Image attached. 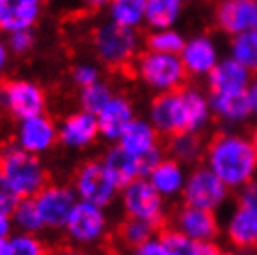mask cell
<instances>
[{
  "instance_id": "cell-45",
  "label": "cell",
  "mask_w": 257,
  "mask_h": 255,
  "mask_svg": "<svg viewBox=\"0 0 257 255\" xmlns=\"http://www.w3.org/2000/svg\"><path fill=\"white\" fill-rule=\"evenodd\" d=\"M86 8H91V10H99V8L108 6L112 0H80Z\"/></svg>"
},
{
  "instance_id": "cell-40",
  "label": "cell",
  "mask_w": 257,
  "mask_h": 255,
  "mask_svg": "<svg viewBox=\"0 0 257 255\" xmlns=\"http://www.w3.org/2000/svg\"><path fill=\"white\" fill-rule=\"evenodd\" d=\"M131 255H168V251L164 248V244H162L161 236L157 235L155 238H151V240L144 242L142 246H138L136 249H133Z\"/></svg>"
},
{
  "instance_id": "cell-33",
  "label": "cell",
  "mask_w": 257,
  "mask_h": 255,
  "mask_svg": "<svg viewBox=\"0 0 257 255\" xmlns=\"http://www.w3.org/2000/svg\"><path fill=\"white\" fill-rule=\"evenodd\" d=\"M112 99H114L112 89L104 82H101V80L88 86V88L80 89V106L88 114L97 115Z\"/></svg>"
},
{
  "instance_id": "cell-4",
  "label": "cell",
  "mask_w": 257,
  "mask_h": 255,
  "mask_svg": "<svg viewBox=\"0 0 257 255\" xmlns=\"http://www.w3.org/2000/svg\"><path fill=\"white\" fill-rule=\"evenodd\" d=\"M140 47V38L135 28L119 26L116 23H104L93 34V49L103 64L110 67L127 65Z\"/></svg>"
},
{
  "instance_id": "cell-30",
  "label": "cell",
  "mask_w": 257,
  "mask_h": 255,
  "mask_svg": "<svg viewBox=\"0 0 257 255\" xmlns=\"http://www.w3.org/2000/svg\"><path fill=\"white\" fill-rule=\"evenodd\" d=\"M168 149H170L172 159L181 164H194L203 155V144L199 140V136L190 133H181L172 136Z\"/></svg>"
},
{
  "instance_id": "cell-10",
  "label": "cell",
  "mask_w": 257,
  "mask_h": 255,
  "mask_svg": "<svg viewBox=\"0 0 257 255\" xmlns=\"http://www.w3.org/2000/svg\"><path fill=\"white\" fill-rule=\"evenodd\" d=\"M0 104L19 121L41 115L47 99L43 89L32 80H10L0 88Z\"/></svg>"
},
{
  "instance_id": "cell-6",
  "label": "cell",
  "mask_w": 257,
  "mask_h": 255,
  "mask_svg": "<svg viewBox=\"0 0 257 255\" xmlns=\"http://www.w3.org/2000/svg\"><path fill=\"white\" fill-rule=\"evenodd\" d=\"M121 207L127 218L153 223L161 229L166 216V199L155 190L148 179H136L121 188Z\"/></svg>"
},
{
  "instance_id": "cell-32",
  "label": "cell",
  "mask_w": 257,
  "mask_h": 255,
  "mask_svg": "<svg viewBox=\"0 0 257 255\" xmlns=\"http://www.w3.org/2000/svg\"><path fill=\"white\" fill-rule=\"evenodd\" d=\"M231 58L246 69L257 71V30L238 34L231 39Z\"/></svg>"
},
{
  "instance_id": "cell-23",
  "label": "cell",
  "mask_w": 257,
  "mask_h": 255,
  "mask_svg": "<svg viewBox=\"0 0 257 255\" xmlns=\"http://www.w3.org/2000/svg\"><path fill=\"white\" fill-rule=\"evenodd\" d=\"M117 146L138 159L142 155L153 151L155 147H159V133L149 121L135 117L133 123L121 134V138L117 140Z\"/></svg>"
},
{
  "instance_id": "cell-8",
  "label": "cell",
  "mask_w": 257,
  "mask_h": 255,
  "mask_svg": "<svg viewBox=\"0 0 257 255\" xmlns=\"http://www.w3.org/2000/svg\"><path fill=\"white\" fill-rule=\"evenodd\" d=\"M73 190L77 194L78 201L97 205L101 209L110 207L119 194V188L104 170L101 160H90L78 170Z\"/></svg>"
},
{
  "instance_id": "cell-11",
  "label": "cell",
  "mask_w": 257,
  "mask_h": 255,
  "mask_svg": "<svg viewBox=\"0 0 257 255\" xmlns=\"http://www.w3.org/2000/svg\"><path fill=\"white\" fill-rule=\"evenodd\" d=\"M149 123L155 131L168 136L185 133V102L181 89L161 93L149 108Z\"/></svg>"
},
{
  "instance_id": "cell-2",
  "label": "cell",
  "mask_w": 257,
  "mask_h": 255,
  "mask_svg": "<svg viewBox=\"0 0 257 255\" xmlns=\"http://www.w3.org/2000/svg\"><path fill=\"white\" fill-rule=\"evenodd\" d=\"M0 172L21 196L34 199L49 185V173L36 155L26 153L17 144H6L0 149Z\"/></svg>"
},
{
  "instance_id": "cell-17",
  "label": "cell",
  "mask_w": 257,
  "mask_h": 255,
  "mask_svg": "<svg viewBox=\"0 0 257 255\" xmlns=\"http://www.w3.org/2000/svg\"><path fill=\"white\" fill-rule=\"evenodd\" d=\"M181 62L185 65V71L196 77L209 75L214 65L218 64V49L211 38L207 36H196V38L185 41V47L179 54Z\"/></svg>"
},
{
  "instance_id": "cell-21",
  "label": "cell",
  "mask_w": 257,
  "mask_h": 255,
  "mask_svg": "<svg viewBox=\"0 0 257 255\" xmlns=\"http://www.w3.org/2000/svg\"><path fill=\"white\" fill-rule=\"evenodd\" d=\"M187 175L188 173L181 162L174 159H162L161 164L149 173L148 181L164 199H175L183 196Z\"/></svg>"
},
{
  "instance_id": "cell-28",
  "label": "cell",
  "mask_w": 257,
  "mask_h": 255,
  "mask_svg": "<svg viewBox=\"0 0 257 255\" xmlns=\"http://www.w3.org/2000/svg\"><path fill=\"white\" fill-rule=\"evenodd\" d=\"M148 0H112L108 4L110 19L119 26L135 28L146 21Z\"/></svg>"
},
{
  "instance_id": "cell-24",
  "label": "cell",
  "mask_w": 257,
  "mask_h": 255,
  "mask_svg": "<svg viewBox=\"0 0 257 255\" xmlns=\"http://www.w3.org/2000/svg\"><path fill=\"white\" fill-rule=\"evenodd\" d=\"M211 112L222 121L227 123H240L251 114L248 91L238 93H211L209 97Z\"/></svg>"
},
{
  "instance_id": "cell-14",
  "label": "cell",
  "mask_w": 257,
  "mask_h": 255,
  "mask_svg": "<svg viewBox=\"0 0 257 255\" xmlns=\"http://www.w3.org/2000/svg\"><path fill=\"white\" fill-rule=\"evenodd\" d=\"M216 21L231 36L257 30V0H220Z\"/></svg>"
},
{
  "instance_id": "cell-44",
  "label": "cell",
  "mask_w": 257,
  "mask_h": 255,
  "mask_svg": "<svg viewBox=\"0 0 257 255\" xmlns=\"http://www.w3.org/2000/svg\"><path fill=\"white\" fill-rule=\"evenodd\" d=\"M8 56H10V49H8V45L0 39V73L4 71L8 64Z\"/></svg>"
},
{
  "instance_id": "cell-39",
  "label": "cell",
  "mask_w": 257,
  "mask_h": 255,
  "mask_svg": "<svg viewBox=\"0 0 257 255\" xmlns=\"http://www.w3.org/2000/svg\"><path fill=\"white\" fill-rule=\"evenodd\" d=\"M238 205H244L248 209H253L257 211V179L250 181L246 186L240 188V194H238Z\"/></svg>"
},
{
  "instance_id": "cell-15",
  "label": "cell",
  "mask_w": 257,
  "mask_h": 255,
  "mask_svg": "<svg viewBox=\"0 0 257 255\" xmlns=\"http://www.w3.org/2000/svg\"><path fill=\"white\" fill-rule=\"evenodd\" d=\"M43 0H0V30L6 34L32 30Z\"/></svg>"
},
{
  "instance_id": "cell-16",
  "label": "cell",
  "mask_w": 257,
  "mask_h": 255,
  "mask_svg": "<svg viewBox=\"0 0 257 255\" xmlns=\"http://www.w3.org/2000/svg\"><path fill=\"white\" fill-rule=\"evenodd\" d=\"M97 136H99L97 115L88 114L84 110L67 115L58 129V140L71 149H84L91 146Z\"/></svg>"
},
{
  "instance_id": "cell-3",
  "label": "cell",
  "mask_w": 257,
  "mask_h": 255,
  "mask_svg": "<svg viewBox=\"0 0 257 255\" xmlns=\"http://www.w3.org/2000/svg\"><path fill=\"white\" fill-rule=\"evenodd\" d=\"M136 73L148 88L159 93L177 91L185 82L187 71L181 62L179 54H162V52L148 51L136 62Z\"/></svg>"
},
{
  "instance_id": "cell-26",
  "label": "cell",
  "mask_w": 257,
  "mask_h": 255,
  "mask_svg": "<svg viewBox=\"0 0 257 255\" xmlns=\"http://www.w3.org/2000/svg\"><path fill=\"white\" fill-rule=\"evenodd\" d=\"M185 102V133L199 134L211 119V104L198 89H181Z\"/></svg>"
},
{
  "instance_id": "cell-46",
  "label": "cell",
  "mask_w": 257,
  "mask_h": 255,
  "mask_svg": "<svg viewBox=\"0 0 257 255\" xmlns=\"http://www.w3.org/2000/svg\"><path fill=\"white\" fill-rule=\"evenodd\" d=\"M8 251V240H0V255H6Z\"/></svg>"
},
{
  "instance_id": "cell-27",
  "label": "cell",
  "mask_w": 257,
  "mask_h": 255,
  "mask_svg": "<svg viewBox=\"0 0 257 255\" xmlns=\"http://www.w3.org/2000/svg\"><path fill=\"white\" fill-rule=\"evenodd\" d=\"M183 6L185 0H148L146 23L153 30L172 28L175 21L179 19Z\"/></svg>"
},
{
  "instance_id": "cell-37",
  "label": "cell",
  "mask_w": 257,
  "mask_h": 255,
  "mask_svg": "<svg viewBox=\"0 0 257 255\" xmlns=\"http://www.w3.org/2000/svg\"><path fill=\"white\" fill-rule=\"evenodd\" d=\"M73 80L82 88H88L91 84L99 82V69L93 64H78L73 69Z\"/></svg>"
},
{
  "instance_id": "cell-48",
  "label": "cell",
  "mask_w": 257,
  "mask_h": 255,
  "mask_svg": "<svg viewBox=\"0 0 257 255\" xmlns=\"http://www.w3.org/2000/svg\"><path fill=\"white\" fill-rule=\"evenodd\" d=\"M222 255H237V253H231V251H225V253H222Z\"/></svg>"
},
{
  "instance_id": "cell-7",
  "label": "cell",
  "mask_w": 257,
  "mask_h": 255,
  "mask_svg": "<svg viewBox=\"0 0 257 255\" xmlns=\"http://www.w3.org/2000/svg\"><path fill=\"white\" fill-rule=\"evenodd\" d=\"M227 196H229V188L207 166H198L187 175V183L181 198H183V205L216 212L227 201Z\"/></svg>"
},
{
  "instance_id": "cell-9",
  "label": "cell",
  "mask_w": 257,
  "mask_h": 255,
  "mask_svg": "<svg viewBox=\"0 0 257 255\" xmlns=\"http://www.w3.org/2000/svg\"><path fill=\"white\" fill-rule=\"evenodd\" d=\"M34 203L38 207L43 227L47 231L58 233L64 231L78 198L75 190L64 185H47L43 190L34 198Z\"/></svg>"
},
{
  "instance_id": "cell-35",
  "label": "cell",
  "mask_w": 257,
  "mask_h": 255,
  "mask_svg": "<svg viewBox=\"0 0 257 255\" xmlns=\"http://www.w3.org/2000/svg\"><path fill=\"white\" fill-rule=\"evenodd\" d=\"M6 255H49V249L38 235L13 233L8 238Z\"/></svg>"
},
{
  "instance_id": "cell-38",
  "label": "cell",
  "mask_w": 257,
  "mask_h": 255,
  "mask_svg": "<svg viewBox=\"0 0 257 255\" xmlns=\"http://www.w3.org/2000/svg\"><path fill=\"white\" fill-rule=\"evenodd\" d=\"M34 45L32 30H23V32H13L8 38V49H12L15 54H25L30 51Z\"/></svg>"
},
{
  "instance_id": "cell-41",
  "label": "cell",
  "mask_w": 257,
  "mask_h": 255,
  "mask_svg": "<svg viewBox=\"0 0 257 255\" xmlns=\"http://www.w3.org/2000/svg\"><path fill=\"white\" fill-rule=\"evenodd\" d=\"M13 235V222L10 214L0 212V240H8Z\"/></svg>"
},
{
  "instance_id": "cell-18",
  "label": "cell",
  "mask_w": 257,
  "mask_h": 255,
  "mask_svg": "<svg viewBox=\"0 0 257 255\" xmlns=\"http://www.w3.org/2000/svg\"><path fill=\"white\" fill-rule=\"evenodd\" d=\"M135 119L133 104L123 95H114V99L97 114V125H99V136L104 140L117 142L125 133V129Z\"/></svg>"
},
{
  "instance_id": "cell-5",
  "label": "cell",
  "mask_w": 257,
  "mask_h": 255,
  "mask_svg": "<svg viewBox=\"0 0 257 255\" xmlns=\"http://www.w3.org/2000/svg\"><path fill=\"white\" fill-rule=\"evenodd\" d=\"M106 231H108L106 209L86 201H78L71 212L64 233L67 235L71 246L86 249L103 242L106 238Z\"/></svg>"
},
{
  "instance_id": "cell-42",
  "label": "cell",
  "mask_w": 257,
  "mask_h": 255,
  "mask_svg": "<svg viewBox=\"0 0 257 255\" xmlns=\"http://www.w3.org/2000/svg\"><path fill=\"white\" fill-rule=\"evenodd\" d=\"M51 255H90L86 249L82 248H75V246H64V248L54 249Z\"/></svg>"
},
{
  "instance_id": "cell-1",
  "label": "cell",
  "mask_w": 257,
  "mask_h": 255,
  "mask_svg": "<svg viewBox=\"0 0 257 255\" xmlns=\"http://www.w3.org/2000/svg\"><path fill=\"white\" fill-rule=\"evenodd\" d=\"M205 166L229 190L242 188L257 172V155L251 140L233 133L214 136L205 149Z\"/></svg>"
},
{
  "instance_id": "cell-22",
  "label": "cell",
  "mask_w": 257,
  "mask_h": 255,
  "mask_svg": "<svg viewBox=\"0 0 257 255\" xmlns=\"http://www.w3.org/2000/svg\"><path fill=\"white\" fill-rule=\"evenodd\" d=\"M101 162H103L104 170L108 172V175L112 177V181L116 183L119 190L125 188L127 185H131L136 179H144L142 177L138 159L133 157V155H128L119 146L110 147Z\"/></svg>"
},
{
  "instance_id": "cell-29",
  "label": "cell",
  "mask_w": 257,
  "mask_h": 255,
  "mask_svg": "<svg viewBox=\"0 0 257 255\" xmlns=\"http://www.w3.org/2000/svg\"><path fill=\"white\" fill-rule=\"evenodd\" d=\"M157 233H161V231H159V227H155L153 223L135 220V218H125L121 225L117 227V240L127 249L133 251L144 242L155 238Z\"/></svg>"
},
{
  "instance_id": "cell-19",
  "label": "cell",
  "mask_w": 257,
  "mask_h": 255,
  "mask_svg": "<svg viewBox=\"0 0 257 255\" xmlns=\"http://www.w3.org/2000/svg\"><path fill=\"white\" fill-rule=\"evenodd\" d=\"M225 235L238 251H257V211L237 203L227 220Z\"/></svg>"
},
{
  "instance_id": "cell-43",
  "label": "cell",
  "mask_w": 257,
  "mask_h": 255,
  "mask_svg": "<svg viewBox=\"0 0 257 255\" xmlns=\"http://www.w3.org/2000/svg\"><path fill=\"white\" fill-rule=\"evenodd\" d=\"M248 99H250V106H251V114L257 115V80L250 84L248 88Z\"/></svg>"
},
{
  "instance_id": "cell-36",
  "label": "cell",
  "mask_w": 257,
  "mask_h": 255,
  "mask_svg": "<svg viewBox=\"0 0 257 255\" xmlns=\"http://www.w3.org/2000/svg\"><path fill=\"white\" fill-rule=\"evenodd\" d=\"M19 201H21V196L10 185V181L4 177V173L0 172V212L12 216L13 211L17 209Z\"/></svg>"
},
{
  "instance_id": "cell-31",
  "label": "cell",
  "mask_w": 257,
  "mask_h": 255,
  "mask_svg": "<svg viewBox=\"0 0 257 255\" xmlns=\"http://www.w3.org/2000/svg\"><path fill=\"white\" fill-rule=\"evenodd\" d=\"M13 229L15 233H25V235H39L43 227L41 216L38 212V207L34 203V199H21L17 209L12 214Z\"/></svg>"
},
{
  "instance_id": "cell-25",
  "label": "cell",
  "mask_w": 257,
  "mask_h": 255,
  "mask_svg": "<svg viewBox=\"0 0 257 255\" xmlns=\"http://www.w3.org/2000/svg\"><path fill=\"white\" fill-rule=\"evenodd\" d=\"M168 255H222L224 251L214 242H198L179 231L166 227L159 233Z\"/></svg>"
},
{
  "instance_id": "cell-20",
  "label": "cell",
  "mask_w": 257,
  "mask_h": 255,
  "mask_svg": "<svg viewBox=\"0 0 257 255\" xmlns=\"http://www.w3.org/2000/svg\"><path fill=\"white\" fill-rule=\"evenodd\" d=\"M211 93H238V91H248L251 80V73L240 65L233 58L220 60L214 65V69L207 75Z\"/></svg>"
},
{
  "instance_id": "cell-12",
  "label": "cell",
  "mask_w": 257,
  "mask_h": 255,
  "mask_svg": "<svg viewBox=\"0 0 257 255\" xmlns=\"http://www.w3.org/2000/svg\"><path fill=\"white\" fill-rule=\"evenodd\" d=\"M172 229L198 242H214V238L220 235V223L214 212L183 205L174 214Z\"/></svg>"
},
{
  "instance_id": "cell-34",
  "label": "cell",
  "mask_w": 257,
  "mask_h": 255,
  "mask_svg": "<svg viewBox=\"0 0 257 255\" xmlns=\"http://www.w3.org/2000/svg\"><path fill=\"white\" fill-rule=\"evenodd\" d=\"M149 51L162 52V54H181L185 47V39L181 32L174 28H164V30H153L148 38Z\"/></svg>"
},
{
  "instance_id": "cell-47",
  "label": "cell",
  "mask_w": 257,
  "mask_h": 255,
  "mask_svg": "<svg viewBox=\"0 0 257 255\" xmlns=\"http://www.w3.org/2000/svg\"><path fill=\"white\" fill-rule=\"evenodd\" d=\"M251 146H253L255 155H257V127H255V131H253V134H251Z\"/></svg>"
},
{
  "instance_id": "cell-13",
  "label": "cell",
  "mask_w": 257,
  "mask_h": 255,
  "mask_svg": "<svg viewBox=\"0 0 257 255\" xmlns=\"http://www.w3.org/2000/svg\"><path fill=\"white\" fill-rule=\"evenodd\" d=\"M58 142V129L45 114L28 117L19 123L15 144L30 155H43Z\"/></svg>"
}]
</instances>
